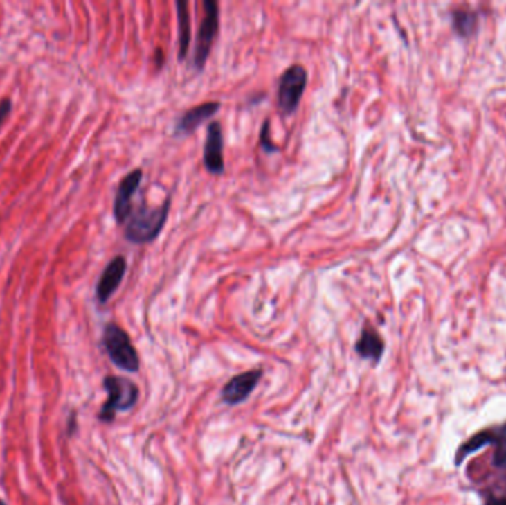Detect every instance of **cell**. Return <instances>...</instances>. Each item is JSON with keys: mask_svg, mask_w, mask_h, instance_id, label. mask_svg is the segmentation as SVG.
I'll return each mask as SVG.
<instances>
[{"mask_svg": "<svg viewBox=\"0 0 506 505\" xmlns=\"http://www.w3.org/2000/svg\"><path fill=\"white\" fill-rule=\"evenodd\" d=\"M102 346L110 360L125 372H138L139 357L132 341L126 332L116 324H109L104 328Z\"/></svg>", "mask_w": 506, "mask_h": 505, "instance_id": "3957f363", "label": "cell"}, {"mask_svg": "<svg viewBox=\"0 0 506 505\" xmlns=\"http://www.w3.org/2000/svg\"><path fill=\"white\" fill-rule=\"evenodd\" d=\"M204 17L199 28L196 51H195V66L201 70L208 61L212 45L219 31V6L213 0H204Z\"/></svg>", "mask_w": 506, "mask_h": 505, "instance_id": "5b68a950", "label": "cell"}, {"mask_svg": "<svg viewBox=\"0 0 506 505\" xmlns=\"http://www.w3.org/2000/svg\"><path fill=\"white\" fill-rule=\"evenodd\" d=\"M491 436H493L491 445L496 446V450H494L493 464L498 468L506 470V424L496 429H493Z\"/></svg>", "mask_w": 506, "mask_h": 505, "instance_id": "5bb4252c", "label": "cell"}, {"mask_svg": "<svg viewBox=\"0 0 506 505\" xmlns=\"http://www.w3.org/2000/svg\"><path fill=\"white\" fill-rule=\"evenodd\" d=\"M102 384L109 399L102 405L98 418L102 423H111L117 412L129 411L135 406L138 400V387L131 380L114 377V375L105 377Z\"/></svg>", "mask_w": 506, "mask_h": 505, "instance_id": "7a4b0ae2", "label": "cell"}, {"mask_svg": "<svg viewBox=\"0 0 506 505\" xmlns=\"http://www.w3.org/2000/svg\"><path fill=\"white\" fill-rule=\"evenodd\" d=\"M170 208V199H166L163 205L150 208L141 205L129 217V222L125 229V238L131 243L144 245L159 238L168 220Z\"/></svg>", "mask_w": 506, "mask_h": 505, "instance_id": "6da1fadb", "label": "cell"}, {"mask_svg": "<svg viewBox=\"0 0 506 505\" xmlns=\"http://www.w3.org/2000/svg\"><path fill=\"white\" fill-rule=\"evenodd\" d=\"M78 429V421H76V412H71V415L69 416V423H67V436H73L76 433Z\"/></svg>", "mask_w": 506, "mask_h": 505, "instance_id": "e0dca14e", "label": "cell"}, {"mask_svg": "<svg viewBox=\"0 0 506 505\" xmlns=\"http://www.w3.org/2000/svg\"><path fill=\"white\" fill-rule=\"evenodd\" d=\"M10 110H12V101H10L9 98H3L2 101H0V127H2V125L5 123Z\"/></svg>", "mask_w": 506, "mask_h": 505, "instance_id": "2e32d148", "label": "cell"}, {"mask_svg": "<svg viewBox=\"0 0 506 505\" xmlns=\"http://www.w3.org/2000/svg\"><path fill=\"white\" fill-rule=\"evenodd\" d=\"M261 145L265 150L266 153H273V152H278V147L275 144H273L271 141V131H270V121H265L261 129Z\"/></svg>", "mask_w": 506, "mask_h": 505, "instance_id": "9a60e30c", "label": "cell"}, {"mask_svg": "<svg viewBox=\"0 0 506 505\" xmlns=\"http://www.w3.org/2000/svg\"><path fill=\"white\" fill-rule=\"evenodd\" d=\"M178 9V33H179V60H184L188 53L190 48V39H191V26H190V12H188V3L178 0L177 2Z\"/></svg>", "mask_w": 506, "mask_h": 505, "instance_id": "7c38bea8", "label": "cell"}, {"mask_svg": "<svg viewBox=\"0 0 506 505\" xmlns=\"http://www.w3.org/2000/svg\"><path fill=\"white\" fill-rule=\"evenodd\" d=\"M0 505H6L3 501H0Z\"/></svg>", "mask_w": 506, "mask_h": 505, "instance_id": "d6986e66", "label": "cell"}, {"mask_svg": "<svg viewBox=\"0 0 506 505\" xmlns=\"http://www.w3.org/2000/svg\"><path fill=\"white\" fill-rule=\"evenodd\" d=\"M491 440H493L491 432H481V433H478V434L473 436L472 438H469L468 442L459 449L458 458H456V464L459 466V464L462 463V461H464V459H465L469 454L476 452V450L481 449L482 446L491 445Z\"/></svg>", "mask_w": 506, "mask_h": 505, "instance_id": "4fadbf2b", "label": "cell"}, {"mask_svg": "<svg viewBox=\"0 0 506 505\" xmlns=\"http://www.w3.org/2000/svg\"><path fill=\"white\" fill-rule=\"evenodd\" d=\"M486 505H506V497H491L487 499Z\"/></svg>", "mask_w": 506, "mask_h": 505, "instance_id": "ac0fdd59", "label": "cell"}, {"mask_svg": "<svg viewBox=\"0 0 506 505\" xmlns=\"http://www.w3.org/2000/svg\"><path fill=\"white\" fill-rule=\"evenodd\" d=\"M126 260L125 256L118 255L114 256L113 260L104 268V272L100 277L98 285H96V298L101 304H105L107 301L111 298V295L117 291V287L120 286L125 273H126Z\"/></svg>", "mask_w": 506, "mask_h": 505, "instance_id": "ba28073f", "label": "cell"}, {"mask_svg": "<svg viewBox=\"0 0 506 505\" xmlns=\"http://www.w3.org/2000/svg\"><path fill=\"white\" fill-rule=\"evenodd\" d=\"M262 377V371H249L237 375L233 380L225 384L222 390V400L228 405H237L246 400L249 394L253 391L256 384L260 382Z\"/></svg>", "mask_w": 506, "mask_h": 505, "instance_id": "9c48e42d", "label": "cell"}, {"mask_svg": "<svg viewBox=\"0 0 506 505\" xmlns=\"http://www.w3.org/2000/svg\"><path fill=\"white\" fill-rule=\"evenodd\" d=\"M308 82V73L305 67L295 64V66H290L283 76L280 78L278 83V95H277V103L278 109L284 114L293 113L300 98H302L304 91L307 88Z\"/></svg>", "mask_w": 506, "mask_h": 505, "instance_id": "277c9868", "label": "cell"}, {"mask_svg": "<svg viewBox=\"0 0 506 505\" xmlns=\"http://www.w3.org/2000/svg\"><path fill=\"white\" fill-rule=\"evenodd\" d=\"M355 350L363 359L379 362L383 353V341L374 329L365 328L363 329L357 344H355Z\"/></svg>", "mask_w": 506, "mask_h": 505, "instance_id": "8fae6325", "label": "cell"}, {"mask_svg": "<svg viewBox=\"0 0 506 505\" xmlns=\"http://www.w3.org/2000/svg\"><path fill=\"white\" fill-rule=\"evenodd\" d=\"M203 163L210 174H222L224 170V138L219 122H213L208 127L206 143H204Z\"/></svg>", "mask_w": 506, "mask_h": 505, "instance_id": "52a82bcc", "label": "cell"}, {"mask_svg": "<svg viewBox=\"0 0 506 505\" xmlns=\"http://www.w3.org/2000/svg\"><path fill=\"white\" fill-rule=\"evenodd\" d=\"M143 181V170L135 169L127 174L117 187L114 199V218L118 224H123L132 213V197Z\"/></svg>", "mask_w": 506, "mask_h": 505, "instance_id": "8992f818", "label": "cell"}, {"mask_svg": "<svg viewBox=\"0 0 506 505\" xmlns=\"http://www.w3.org/2000/svg\"><path fill=\"white\" fill-rule=\"evenodd\" d=\"M219 110V103H204L197 107H192L186 114H182L181 119L177 123L175 132L178 135H187L191 134L204 122L212 117L215 113Z\"/></svg>", "mask_w": 506, "mask_h": 505, "instance_id": "30bf717a", "label": "cell"}]
</instances>
